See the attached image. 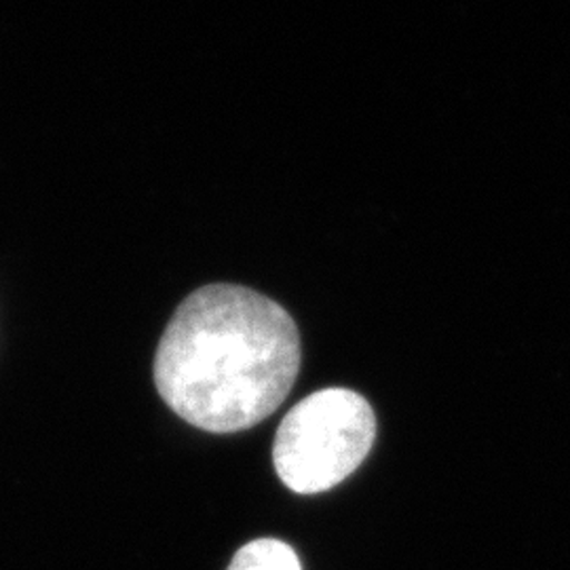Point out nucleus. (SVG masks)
<instances>
[{
	"label": "nucleus",
	"mask_w": 570,
	"mask_h": 570,
	"mask_svg": "<svg viewBox=\"0 0 570 570\" xmlns=\"http://www.w3.org/2000/svg\"><path fill=\"white\" fill-rule=\"evenodd\" d=\"M301 372V334L284 306L244 285H205L165 327L155 385L193 428L235 433L284 404Z\"/></svg>",
	"instance_id": "f257e3e1"
},
{
	"label": "nucleus",
	"mask_w": 570,
	"mask_h": 570,
	"mask_svg": "<svg viewBox=\"0 0 570 570\" xmlns=\"http://www.w3.org/2000/svg\"><path fill=\"white\" fill-rule=\"evenodd\" d=\"M376 438V416L348 389L311 393L282 421L273 463L285 487L298 494L334 489L364 463Z\"/></svg>",
	"instance_id": "f03ea898"
},
{
	"label": "nucleus",
	"mask_w": 570,
	"mask_h": 570,
	"mask_svg": "<svg viewBox=\"0 0 570 570\" xmlns=\"http://www.w3.org/2000/svg\"><path fill=\"white\" fill-rule=\"evenodd\" d=\"M226 570H303L296 551L277 539H258L235 553Z\"/></svg>",
	"instance_id": "7ed1b4c3"
}]
</instances>
